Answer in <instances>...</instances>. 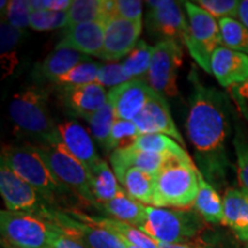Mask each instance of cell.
<instances>
[{
  "label": "cell",
  "instance_id": "cell-36",
  "mask_svg": "<svg viewBox=\"0 0 248 248\" xmlns=\"http://www.w3.org/2000/svg\"><path fill=\"white\" fill-rule=\"evenodd\" d=\"M68 26L67 12L32 11L30 15V27L36 31H48Z\"/></svg>",
  "mask_w": 248,
  "mask_h": 248
},
{
  "label": "cell",
  "instance_id": "cell-19",
  "mask_svg": "<svg viewBox=\"0 0 248 248\" xmlns=\"http://www.w3.org/2000/svg\"><path fill=\"white\" fill-rule=\"evenodd\" d=\"M171 157L176 156H167V155L140 151L132 145L111 152L110 163L113 171L115 172L117 179L121 183L124 173L130 168H138L156 175Z\"/></svg>",
  "mask_w": 248,
  "mask_h": 248
},
{
  "label": "cell",
  "instance_id": "cell-8",
  "mask_svg": "<svg viewBox=\"0 0 248 248\" xmlns=\"http://www.w3.org/2000/svg\"><path fill=\"white\" fill-rule=\"evenodd\" d=\"M35 148L62 184L73 188L80 197L95 206L90 187L88 170L62 142L57 145H38Z\"/></svg>",
  "mask_w": 248,
  "mask_h": 248
},
{
  "label": "cell",
  "instance_id": "cell-22",
  "mask_svg": "<svg viewBox=\"0 0 248 248\" xmlns=\"http://www.w3.org/2000/svg\"><path fill=\"white\" fill-rule=\"evenodd\" d=\"M67 100L79 116L88 121L89 117L106 106L108 92L104 86L94 82L75 88H67Z\"/></svg>",
  "mask_w": 248,
  "mask_h": 248
},
{
  "label": "cell",
  "instance_id": "cell-45",
  "mask_svg": "<svg viewBox=\"0 0 248 248\" xmlns=\"http://www.w3.org/2000/svg\"><path fill=\"white\" fill-rule=\"evenodd\" d=\"M238 18H239L240 22L244 23L248 29V0H243V1H240Z\"/></svg>",
  "mask_w": 248,
  "mask_h": 248
},
{
  "label": "cell",
  "instance_id": "cell-15",
  "mask_svg": "<svg viewBox=\"0 0 248 248\" xmlns=\"http://www.w3.org/2000/svg\"><path fill=\"white\" fill-rule=\"evenodd\" d=\"M153 89L145 79H131L108 91V104L116 119L133 121L142 110Z\"/></svg>",
  "mask_w": 248,
  "mask_h": 248
},
{
  "label": "cell",
  "instance_id": "cell-46",
  "mask_svg": "<svg viewBox=\"0 0 248 248\" xmlns=\"http://www.w3.org/2000/svg\"><path fill=\"white\" fill-rule=\"evenodd\" d=\"M159 248H192L186 244H164V243H157Z\"/></svg>",
  "mask_w": 248,
  "mask_h": 248
},
{
  "label": "cell",
  "instance_id": "cell-43",
  "mask_svg": "<svg viewBox=\"0 0 248 248\" xmlns=\"http://www.w3.org/2000/svg\"><path fill=\"white\" fill-rule=\"evenodd\" d=\"M73 0H30L32 11L67 12Z\"/></svg>",
  "mask_w": 248,
  "mask_h": 248
},
{
  "label": "cell",
  "instance_id": "cell-49",
  "mask_svg": "<svg viewBox=\"0 0 248 248\" xmlns=\"http://www.w3.org/2000/svg\"><path fill=\"white\" fill-rule=\"evenodd\" d=\"M245 248H248V243H247V245H246V247H245Z\"/></svg>",
  "mask_w": 248,
  "mask_h": 248
},
{
  "label": "cell",
  "instance_id": "cell-27",
  "mask_svg": "<svg viewBox=\"0 0 248 248\" xmlns=\"http://www.w3.org/2000/svg\"><path fill=\"white\" fill-rule=\"evenodd\" d=\"M193 208L206 222L224 223L223 199L201 172L199 175V191Z\"/></svg>",
  "mask_w": 248,
  "mask_h": 248
},
{
  "label": "cell",
  "instance_id": "cell-47",
  "mask_svg": "<svg viewBox=\"0 0 248 248\" xmlns=\"http://www.w3.org/2000/svg\"><path fill=\"white\" fill-rule=\"evenodd\" d=\"M121 239V238H120ZM123 241V246H124V248H140V247H138V246H136V245H132V244H130V243H128V241L126 240H123V239H121Z\"/></svg>",
  "mask_w": 248,
  "mask_h": 248
},
{
  "label": "cell",
  "instance_id": "cell-6",
  "mask_svg": "<svg viewBox=\"0 0 248 248\" xmlns=\"http://www.w3.org/2000/svg\"><path fill=\"white\" fill-rule=\"evenodd\" d=\"M188 15V35L185 40L186 47L199 66L212 74L210 62L214 52L222 46L221 30L218 21L194 2L184 1Z\"/></svg>",
  "mask_w": 248,
  "mask_h": 248
},
{
  "label": "cell",
  "instance_id": "cell-10",
  "mask_svg": "<svg viewBox=\"0 0 248 248\" xmlns=\"http://www.w3.org/2000/svg\"><path fill=\"white\" fill-rule=\"evenodd\" d=\"M38 214L59 231L79 239L90 248H124L123 241L117 235L100 226L78 221L68 215L67 212L43 207Z\"/></svg>",
  "mask_w": 248,
  "mask_h": 248
},
{
  "label": "cell",
  "instance_id": "cell-4",
  "mask_svg": "<svg viewBox=\"0 0 248 248\" xmlns=\"http://www.w3.org/2000/svg\"><path fill=\"white\" fill-rule=\"evenodd\" d=\"M202 217L195 210L146 206L142 232L164 244H185L202 229Z\"/></svg>",
  "mask_w": 248,
  "mask_h": 248
},
{
  "label": "cell",
  "instance_id": "cell-17",
  "mask_svg": "<svg viewBox=\"0 0 248 248\" xmlns=\"http://www.w3.org/2000/svg\"><path fill=\"white\" fill-rule=\"evenodd\" d=\"M210 69L224 88L239 85L248 78V55L219 46L212 57Z\"/></svg>",
  "mask_w": 248,
  "mask_h": 248
},
{
  "label": "cell",
  "instance_id": "cell-48",
  "mask_svg": "<svg viewBox=\"0 0 248 248\" xmlns=\"http://www.w3.org/2000/svg\"><path fill=\"white\" fill-rule=\"evenodd\" d=\"M2 246H4V248H20V247H15V246H12V245H9V244H6V243H2Z\"/></svg>",
  "mask_w": 248,
  "mask_h": 248
},
{
  "label": "cell",
  "instance_id": "cell-3",
  "mask_svg": "<svg viewBox=\"0 0 248 248\" xmlns=\"http://www.w3.org/2000/svg\"><path fill=\"white\" fill-rule=\"evenodd\" d=\"M200 169L191 157H171L156 173L153 206L187 209L199 191Z\"/></svg>",
  "mask_w": 248,
  "mask_h": 248
},
{
  "label": "cell",
  "instance_id": "cell-37",
  "mask_svg": "<svg viewBox=\"0 0 248 248\" xmlns=\"http://www.w3.org/2000/svg\"><path fill=\"white\" fill-rule=\"evenodd\" d=\"M32 12L30 0H11L5 11L6 21L16 29L23 30L30 27V15ZM2 14V15H4Z\"/></svg>",
  "mask_w": 248,
  "mask_h": 248
},
{
  "label": "cell",
  "instance_id": "cell-9",
  "mask_svg": "<svg viewBox=\"0 0 248 248\" xmlns=\"http://www.w3.org/2000/svg\"><path fill=\"white\" fill-rule=\"evenodd\" d=\"M183 60V43L160 40L154 46L153 57L145 80L162 97L177 95V73Z\"/></svg>",
  "mask_w": 248,
  "mask_h": 248
},
{
  "label": "cell",
  "instance_id": "cell-44",
  "mask_svg": "<svg viewBox=\"0 0 248 248\" xmlns=\"http://www.w3.org/2000/svg\"><path fill=\"white\" fill-rule=\"evenodd\" d=\"M232 93L237 97L241 102H248V78L239 85L232 86Z\"/></svg>",
  "mask_w": 248,
  "mask_h": 248
},
{
  "label": "cell",
  "instance_id": "cell-35",
  "mask_svg": "<svg viewBox=\"0 0 248 248\" xmlns=\"http://www.w3.org/2000/svg\"><path fill=\"white\" fill-rule=\"evenodd\" d=\"M139 135L140 133L133 121L117 119L111 128L107 151H115L132 146Z\"/></svg>",
  "mask_w": 248,
  "mask_h": 248
},
{
  "label": "cell",
  "instance_id": "cell-40",
  "mask_svg": "<svg viewBox=\"0 0 248 248\" xmlns=\"http://www.w3.org/2000/svg\"><path fill=\"white\" fill-rule=\"evenodd\" d=\"M129 80L131 79L126 76L122 63H119V62H108L106 64H101L97 77V83L104 88L110 89L124 84Z\"/></svg>",
  "mask_w": 248,
  "mask_h": 248
},
{
  "label": "cell",
  "instance_id": "cell-1",
  "mask_svg": "<svg viewBox=\"0 0 248 248\" xmlns=\"http://www.w3.org/2000/svg\"><path fill=\"white\" fill-rule=\"evenodd\" d=\"M193 93L186 130L197 153L200 171L208 182L224 181L230 161L226 142L230 136V108L222 92L193 79Z\"/></svg>",
  "mask_w": 248,
  "mask_h": 248
},
{
  "label": "cell",
  "instance_id": "cell-14",
  "mask_svg": "<svg viewBox=\"0 0 248 248\" xmlns=\"http://www.w3.org/2000/svg\"><path fill=\"white\" fill-rule=\"evenodd\" d=\"M104 24L105 40L101 59L115 62L125 58L139 42L142 20L129 21L111 16Z\"/></svg>",
  "mask_w": 248,
  "mask_h": 248
},
{
  "label": "cell",
  "instance_id": "cell-13",
  "mask_svg": "<svg viewBox=\"0 0 248 248\" xmlns=\"http://www.w3.org/2000/svg\"><path fill=\"white\" fill-rule=\"evenodd\" d=\"M140 135L145 133H160L175 139L179 145L185 147V141L179 133L166 98L152 91L150 98L140 113L133 120Z\"/></svg>",
  "mask_w": 248,
  "mask_h": 248
},
{
  "label": "cell",
  "instance_id": "cell-42",
  "mask_svg": "<svg viewBox=\"0 0 248 248\" xmlns=\"http://www.w3.org/2000/svg\"><path fill=\"white\" fill-rule=\"evenodd\" d=\"M53 225V224H52ZM54 226V225H53ZM48 248H90L83 241L59 231L54 228L53 233L48 243Z\"/></svg>",
  "mask_w": 248,
  "mask_h": 248
},
{
  "label": "cell",
  "instance_id": "cell-2",
  "mask_svg": "<svg viewBox=\"0 0 248 248\" xmlns=\"http://www.w3.org/2000/svg\"><path fill=\"white\" fill-rule=\"evenodd\" d=\"M48 94L38 86H28L15 93L9 104V115L15 126L40 145H57L61 139L58 125L49 115Z\"/></svg>",
  "mask_w": 248,
  "mask_h": 248
},
{
  "label": "cell",
  "instance_id": "cell-39",
  "mask_svg": "<svg viewBox=\"0 0 248 248\" xmlns=\"http://www.w3.org/2000/svg\"><path fill=\"white\" fill-rule=\"evenodd\" d=\"M235 157H237V175L240 187L248 192V136L238 132L234 141Z\"/></svg>",
  "mask_w": 248,
  "mask_h": 248
},
{
  "label": "cell",
  "instance_id": "cell-33",
  "mask_svg": "<svg viewBox=\"0 0 248 248\" xmlns=\"http://www.w3.org/2000/svg\"><path fill=\"white\" fill-rule=\"evenodd\" d=\"M116 120L117 119L113 107L108 102L106 106L102 107L100 110H98L97 113H94L88 119L92 137L98 141V144L101 147L106 148V150L108 141H109L111 128H113Z\"/></svg>",
  "mask_w": 248,
  "mask_h": 248
},
{
  "label": "cell",
  "instance_id": "cell-30",
  "mask_svg": "<svg viewBox=\"0 0 248 248\" xmlns=\"http://www.w3.org/2000/svg\"><path fill=\"white\" fill-rule=\"evenodd\" d=\"M22 30L16 29L7 21H1L0 26V37H1V67L4 70V77H7L13 73L17 64L16 49L22 37Z\"/></svg>",
  "mask_w": 248,
  "mask_h": 248
},
{
  "label": "cell",
  "instance_id": "cell-26",
  "mask_svg": "<svg viewBox=\"0 0 248 248\" xmlns=\"http://www.w3.org/2000/svg\"><path fill=\"white\" fill-rule=\"evenodd\" d=\"M97 207L113 216V218L120 219L136 228H139L144 221L145 209H146L145 204L132 199L124 188L120 191V193L114 199L98 204Z\"/></svg>",
  "mask_w": 248,
  "mask_h": 248
},
{
  "label": "cell",
  "instance_id": "cell-28",
  "mask_svg": "<svg viewBox=\"0 0 248 248\" xmlns=\"http://www.w3.org/2000/svg\"><path fill=\"white\" fill-rule=\"evenodd\" d=\"M156 175L138 168H130L124 173L121 184L132 199L146 206H153Z\"/></svg>",
  "mask_w": 248,
  "mask_h": 248
},
{
  "label": "cell",
  "instance_id": "cell-21",
  "mask_svg": "<svg viewBox=\"0 0 248 248\" xmlns=\"http://www.w3.org/2000/svg\"><path fill=\"white\" fill-rule=\"evenodd\" d=\"M224 224L240 240L248 243V192L244 188H229L223 198Z\"/></svg>",
  "mask_w": 248,
  "mask_h": 248
},
{
  "label": "cell",
  "instance_id": "cell-5",
  "mask_svg": "<svg viewBox=\"0 0 248 248\" xmlns=\"http://www.w3.org/2000/svg\"><path fill=\"white\" fill-rule=\"evenodd\" d=\"M1 162L32 186L43 199L53 200L67 186L59 181L37 152L35 146H7L2 150Z\"/></svg>",
  "mask_w": 248,
  "mask_h": 248
},
{
  "label": "cell",
  "instance_id": "cell-34",
  "mask_svg": "<svg viewBox=\"0 0 248 248\" xmlns=\"http://www.w3.org/2000/svg\"><path fill=\"white\" fill-rule=\"evenodd\" d=\"M101 64L94 61H86L79 63L78 66L73 68L63 76L59 77L54 80L57 84L63 85L66 88H75V86L91 84L97 82L99 69Z\"/></svg>",
  "mask_w": 248,
  "mask_h": 248
},
{
  "label": "cell",
  "instance_id": "cell-38",
  "mask_svg": "<svg viewBox=\"0 0 248 248\" xmlns=\"http://www.w3.org/2000/svg\"><path fill=\"white\" fill-rule=\"evenodd\" d=\"M197 5L215 18H237L239 14L240 1L238 0H198Z\"/></svg>",
  "mask_w": 248,
  "mask_h": 248
},
{
  "label": "cell",
  "instance_id": "cell-32",
  "mask_svg": "<svg viewBox=\"0 0 248 248\" xmlns=\"http://www.w3.org/2000/svg\"><path fill=\"white\" fill-rule=\"evenodd\" d=\"M222 46L248 55V29L237 18L225 17L218 20Z\"/></svg>",
  "mask_w": 248,
  "mask_h": 248
},
{
  "label": "cell",
  "instance_id": "cell-23",
  "mask_svg": "<svg viewBox=\"0 0 248 248\" xmlns=\"http://www.w3.org/2000/svg\"><path fill=\"white\" fill-rule=\"evenodd\" d=\"M88 172L90 187L95 200V207L114 199L123 188L119 185V179L115 172L110 169L106 161L99 160L92 168L88 170Z\"/></svg>",
  "mask_w": 248,
  "mask_h": 248
},
{
  "label": "cell",
  "instance_id": "cell-18",
  "mask_svg": "<svg viewBox=\"0 0 248 248\" xmlns=\"http://www.w3.org/2000/svg\"><path fill=\"white\" fill-rule=\"evenodd\" d=\"M58 132L63 146L79 161L86 170L92 168L99 160L94 142L84 126L75 121H63L57 124Z\"/></svg>",
  "mask_w": 248,
  "mask_h": 248
},
{
  "label": "cell",
  "instance_id": "cell-12",
  "mask_svg": "<svg viewBox=\"0 0 248 248\" xmlns=\"http://www.w3.org/2000/svg\"><path fill=\"white\" fill-rule=\"evenodd\" d=\"M0 192L9 212L38 214L44 207L40 203L42 197L38 192L2 162L0 163Z\"/></svg>",
  "mask_w": 248,
  "mask_h": 248
},
{
  "label": "cell",
  "instance_id": "cell-20",
  "mask_svg": "<svg viewBox=\"0 0 248 248\" xmlns=\"http://www.w3.org/2000/svg\"><path fill=\"white\" fill-rule=\"evenodd\" d=\"M74 218L78 219L89 224L100 226L105 230L111 232L113 234L117 235L121 239L126 240L128 243L136 245L140 248H159L157 243L150 235L142 232L140 229L136 228L128 223L120 221V219L113 218V217H104V216H92L88 214L77 212V210H69L67 212Z\"/></svg>",
  "mask_w": 248,
  "mask_h": 248
},
{
  "label": "cell",
  "instance_id": "cell-25",
  "mask_svg": "<svg viewBox=\"0 0 248 248\" xmlns=\"http://www.w3.org/2000/svg\"><path fill=\"white\" fill-rule=\"evenodd\" d=\"M111 8L113 0H73L67 11L68 26L88 22L105 23L111 17Z\"/></svg>",
  "mask_w": 248,
  "mask_h": 248
},
{
  "label": "cell",
  "instance_id": "cell-11",
  "mask_svg": "<svg viewBox=\"0 0 248 248\" xmlns=\"http://www.w3.org/2000/svg\"><path fill=\"white\" fill-rule=\"evenodd\" d=\"M147 29L151 35L161 37V40L172 39L185 44L188 35V22L186 21L181 2L171 0L147 1Z\"/></svg>",
  "mask_w": 248,
  "mask_h": 248
},
{
  "label": "cell",
  "instance_id": "cell-29",
  "mask_svg": "<svg viewBox=\"0 0 248 248\" xmlns=\"http://www.w3.org/2000/svg\"><path fill=\"white\" fill-rule=\"evenodd\" d=\"M133 146L140 151L150 152V153H156L167 155V156L176 157H188L190 155L184 150V147L177 144V141L166 135L160 133H145L139 135L136 139Z\"/></svg>",
  "mask_w": 248,
  "mask_h": 248
},
{
  "label": "cell",
  "instance_id": "cell-24",
  "mask_svg": "<svg viewBox=\"0 0 248 248\" xmlns=\"http://www.w3.org/2000/svg\"><path fill=\"white\" fill-rule=\"evenodd\" d=\"M90 60L91 59L89 58V55L80 53L76 49L57 45V47L45 58L40 67V73L46 78L54 82L55 79L63 76L79 63Z\"/></svg>",
  "mask_w": 248,
  "mask_h": 248
},
{
  "label": "cell",
  "instance_id": "cell-41",
  "mask_svg": "<svg viewBox=\"0 0 248 248\" xmlns=\"http://www.w3.org/2000/svg\"><path fill=\"white\" fill-rule=\"evenodd\" d=\"M111 16L129 21L142 20V1L139 0H113Z\"/></svg>",
  "mask_w": 248,
  "mask_h": 248
},
{
  "label": "cell",
  "instance_id": "cell-16",
  "mask_svg": "<svg viewBox=\"0 0 248 248\" xmlns=\"http://www.w3.org/2000/svg\"><path fill=\"white\" fill-rule=\"evenodd\" d=\"M105 24L88 22L64 28L63 37L58 46L69 47L80 53L101 59L104 51Z\"/></svg>",
  "mask_w": 248,
  "mask_h": 248
},
{
  "label": "cell",
  "instance_id": "cell-31",
  "mask_svg": "<svg viewBox=\"0 0 248 248\" xmlns=\"http://www.w3.org/2000/svg\"><path fill=\"white\" fill-rule=\"evenodd\" d=\"M153 51L154 46L148 45L145 40H139L135 48L124 58L121 63L130 79H141V77L146 78Z\"/></svg>",
  "mask_w": 248,
  "mask_h": 248
},
{
  "label": "cell",
  "instance_id": "cell-7",
  "mask_svg": "<svg viewBox=\"0 0 248 248\" xmlns=\"http://www.w3.org/2000/svg\"><path fill=\"white\" fill-rule=\"evenodd\" d=\"M1 241L20 248H48L54 226L42 216L29 213H0Z\"/></svg>",
  "mask_w": 248,
  "mask_h": 248
}]
</instances>
